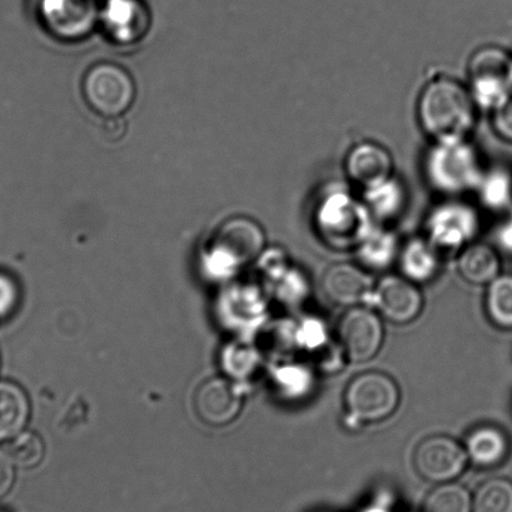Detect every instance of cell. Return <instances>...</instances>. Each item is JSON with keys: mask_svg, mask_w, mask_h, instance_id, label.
I'll return each instance as SVG.
<instances>
[{"mask_svg": "<svg viewBox=\"0 0 512 512\" xmlns=\"http://www.w3.org/2000/svg\"><path fill=\"white\" fill-rule=\"evenodd\" d=\"M477 109L469 87L440 76L422 88L417 119L432 143L466 141L476 126Z\"/></svg>", "mask_w": 512, "mask_h": 512, "instance_id": "6da1fadb", "label": "cell"}, {"mask_svg": "<svg viewBox=\"0 0 512 512\" xmlns=\"http://www.w3.org/2000/svg\"><path fill=\"white\" fill-rule=\"evenodd\" d=\"M312 223L320 240L336 251H356L377 225L362 198L344 187L323 193L313 208Z\"/></svg>", "mask_w": 512, "mask_h": 512, "instance_id": "7a4b0ae2", "label": "cell"}, {"mask_svg": "<svg viewBox=\"0 0 512 512\" xmlns=\"http://www.w3.org/2000/svg\"><path fill=\"white\" fill-rule=\"evenodd\" d=\"M424 166L432 190L450 198L476 191L485 175L480 154L469 139L432 143Z\"/></svg>", "mask_w": 512, "mask_h": 512, "instance_id": "3957f363", "label": "cell"}, {"mask_svg": "<svg viewBox=\"0 0 512 512\" xmlns=\"http://www.w3.org/2000/svg\"><path fill=\"white\" fill-rule=\"evenodd\" d=\"M401 392L391 376L369 371L356 376L347 385L344 405L351 420L376 424L389 419L399 409Z\"/></svg>", "mask_w": 512, "mask_h": 512, "instance_id": "277c9868", "label": "cell"}, {"mask_svg": "<svg viewBox=\"0 0 512 512\" xmlns=\"http://www.w3.org/2000/svg\"><path fill=\"white\" fill-rule=\"evenodd\" d=\"M467 74L476 106L491 113L512 93V54L496 46L477 49Z\"/></svg>", "mask_w": 512, "mask_h": 512, "instance_id": "5b68a950", "label": "cell"}, {"mask_svg": "<svg viewBox=\"0 0 512 512\" xmlns=\"http://www.w3.org/2000/svg\"><path fill=\"white\" fill-rule=\"evenodd\" d=\"M480 227V215L474 206L450 198L427 217L426 238L440 253L461 251L474 242Z\"/></svg>", "mask_w": 512, "mask_h": 512, "instance_id": "8992f818", "label": "cell"}, {"mask_svg": "<svg viewBox=\"0 0 512 512\" xmlns=\"http://www.w3.org/2000/svg\"><path fill=\"white\" fill-rule=\"evenodd\" d=\"M337 332L346 359L355 364L374 359L384 345V323L367 307H350L338 323Z\"/></svg>", "mask_w": 512, "mask_h": 512, "instance_id": "52a82bcc", "label": "cell"}, {"mask_svg": "<svg viewBox=\"0 0 512 512\" xmlns=\"http://www.w3.org/2000/svg\"><path fill=\"white\" fill-rule=\"evenodd\" d=\"M84 94L94 111L104 117H118L131 108L136 91L122 68L101 64L84 79Z\"/></svg>", "mask_w": 512, "mask_h": 512, "instance_id": "ba28073f", "label": "cell"}, {"mask_svg": "<svg viewBox=\"0 0 512 512\" xmlns=\"http://www.w3.org/2000/svg\"><path fill=\"white\" fill-rule=\"evenodd\" d=\"M469 461L465 446L449 436L427 437L417 445L414 454L417 474L435 484L456 480L465 471Z\"/></svg>", "mask_w": 512, "mask_h": 512, "instance_id": "9c48e42d", "label": "cell"}, {"mask_svg": "<svg viewBox=\"0 0 512 512\" xmlns=\"http://www.w3.org/2000/svg\"><path fill=\"white\" fill-rule=\"evenodd\" d=\"M371 302L387 320L407 325L421 315L424 297L416 283L406 277L385 276L375 286Z\"/></svg>", "mask_w": 512, "mask_h": 512, "instance_id": "30bf717a", "label": "cell"}, {"mask_svg": "<svg viewBox=\"0 0 512 512\" xmlns=\"http://www.w3.org/2000/svg\"><path fill=\"white\" fill-rule=\"evenodd\" d=\"M345 172L355 186L369 190L395 176L394 157L380 143L360 142L347 153Z\"/></svg>", "mask_w": 512, "mask_h": 512, "instance_id": "8fae6325", "label": "cell"}, {"mask_svg": "<svg viewBox=\"0 0 512 512\" xmlns=\"http://www.w3.org/2000/svg\"><path fill=\"white\" fill-rule=\"evenodd\" d=\"M369 273L352 263H336L322 278L325 295L338 306L356 307L369 302L375 290Z\"/></svg>", "mask_w": 512, "mask_h": 512, "instance_id": "7c38bea8", "label": "cell"}, {"mask_svg": "<svg viewBox=\"0 0 512 512\" xmlns=\"http://www.w3.org/2000/svg\"><path fill=\"white\" fill-rule=\"evenodd\" d=\"M240 409V392L226 380L207 381L196 392L195 410L207 425H226L235 419Z\"/></svg>", "mask_w": 512, "mask_h": 512, "instance_id": "4fadbf2b", "label": "cell"}, {"mask_svg": "<svg viewBox=\"0 0 512 512\" xmlns=\"http://www.w3.org/2000/svg\"><path fill=\"white\" fill-rule=\"evenodd\" d=\"M220 251L230 256L232 262L247 263L256 258L265 246V233L257 223L248 220H233L223 228Z\"/></svg>", "mask_w": 512, "mask_h": 512, "instance_id": "5bb4252c", "label": "cell"}, {"mask_svg": "<svg viewBox=\"0 0 512 512\" xmlns=\"http://www.w3.org/2000/svg\"><path fill=\"white\" fill-rule=\"evenodd\" d=\"M465 450L472 464L489 469L502 464L510 452L509 437L494 426H481L466 437Z\"/></svg>", "mask_w": 512, "mask_h": 512, "instance_id": "9a60e30c", "label": "cell"}, {"mask_svg": "<svg viewBox=\"0 0 512 512\" xmlns=\"http://www.w3.org/2000/svg\"><path fill=\"white\" fill-rule=\"evenodd\" d=\"M362 201L377 225L392 222L401 216L407 205L404 183L396 176L369 190L362 191Z\"/></svg>", "mask_w": 512, "mask_h": 512, "instance_id": "2e32d148", "label": "cell"}, {"mask_svg": "<svg viewBox=\"0 0 512 512\" xmlns=\"http://www.w3.org/2000/svg\"><path fill=\"white\" fill-rule=\"evenodd\" d=\"M459 273L471 285H489L501 273V262L497 252L486 243H474L461 250L457 261Z\"/></svg>", "mask_w": 512, "mask_h": 512, "instance_id": "e0dca14e", "label": "cell"}, {"mask_svg": "<svg viewBox=\"0 0 512 512\" xmlns=\"http://www.w3.org/2000/svg\"><path fill=\"white\" fill-rule=\"evenodd\" d=\"M402 275L414 283L429 282L440 268V252L427 238H412L400 251Z\"/></svg>", "mask_w": 512, "mask_h": 512, "instance_id": "ac0fdd59", "label": "cell"}, {"mask_svg": "<svg viewBox=\"0 0 512 512\" xmlns=\"http://www.w3.org/2000/svg\"><path fill=\"white\" fill-rule=\"evenodd\" d=\"M29 402L21 387L0 381V441L13 439L26 426Z\"/></svg>", "mask_w": 512, "mask_h": 512, "instance_id": "d6986e66", "label": "cell"}, {"mask_svg": "<svg viewBox=\"0 0 512 512\" xmlns=\"http://www.w3.org/2000/svg\"><path fill=\"white\" fill-rule=\"evenodd\" d=\"M399 238L384 226L376 225L356 248L362 265L372 270H386L400 255Z\"/></svg>", "mask_w": 512, "mask_h": 512, "instance_id": "ffe728a7", "label": "cell"}, {"mask_svg": "<svg viewBox=\"0 0 512 512\" xmlns=\"http://www.w3.org/2000/svg\"><path fill=\"white\" fill-rule=\"evenodd\" d=\"M485 308L492 325L512 331V275L497 276L489 283Z\"/></svg>", "mask_w": 512, "mask_h": 512, "instance_id": "44dd1931", "label": "cell"}, {"mask_svg": "<svg viewBox=\"0 0 512 512\" xmlns=\"http://www.w3.org/2000/svg\"><path fill=\"white\" fill-rule=\"evenodd\" d=\"M472 512H512V481H485L472 497Z\"/></svg>", "mask_w": 512, "mask_h": 512, "instance_id": "7402d4cb", "label": "cell"}, {"mask_svg": "<svg viewBox=\"0 0 512 512\" xmlns=\"http://www.w3.org/2000/svg\"><path fill=\"white\" fill-rule=\"evenodd\" d=\"M476 192L487 210H504L512 203V177L502 169L485 173Z\"/></svg>", "mask_w": 512, "mask_h": 512, "instance_id": "603a6c76", "label": "cell"}, {"mask_svg": "<svg viewBox=\"0 0 512 512\" xmlns=\"http://www.w3.org/2000/svg\"><path fill=\"white\" fill-rule=\"evenodd\" d=\"M424 512H472V497L464 486L446 482L426 497Z\"/></svg>", "mask_w": 512, "mask_h": 512, "instance_id": "cb8c5ba5", "label": "cell"}, {"mask_svg": "<svg viewBox=\"0 0 512 512\" xmlns=\"http://www.w3.org/2000/svg\"><path fill=\"white\" fill-rule=\"evenodd\" d=\"M278 385L290 399H305L315 386V377L305 365H288L278 371Z\"/></svg>", "mask_w": 512, "mask_h": 512, "instance_id": "d4e9b609", "label": "cell"}, {"mask_svg": "<svg viewBox=\"0 0 512 512\" xmlns=\"http://www.w3.org/2000/svg\"><path fill=\"white\" fill-rule=\"evenodd\" d=\"M7 455L14 465L22 467V469H31L43 459V442L31 432L19 435L9 445Z\"/></svg>", "mask_w": 512, "mask_h": 512, "instance_id": "484cf974", "label": "cell"}, {"mask_svg": "<svg viewBox=\"0 0 512 512\" xmlns=\"http://www.w3.org/2000/svg\"><path fill=\"white\" fill-rule=\"evenodd\" d=\"M296 344L301 350L316 352L320 355L328 347V335L325 325L317 318H306L296 327Z\"/></svg>", "mask_w": 512, "mask_h": 512, "instance_id": "4316f807", "label": "cell"}, {"mask_svg": "<svg viewBox=\"0 0 512 512\" xmlns=\"http://www.w3.org/2000/svg\"><path fill=\"white\" fill-rule=\"evenodd\" d=\"M310 295V283L301 271L290 268L282 282V296L290 305H301Z\"/></svg>", "mask_w": 512, "mask_h": 512, "instance_id": "83f0119b", "label": "cell"}, {"mask_svg": "<svg viewBox=\"0 0 512 512\" xmlns=\"http://www.w3.org/2000/svg\"><path fill=\"white\" fill-rule=\"evenodd\" d=\"M491 126L502 141L512 143V93L491 112Z\"/></svg>", "mask_w": 512, "mask_h": 512, "instance_id": "f1b7e54d", "label": "cell"}, {"mask_svg": "<svg viewBox=\"0 0 512 512\" xmlns=\"http://www.w3.org/2000/svg\"><path fill=\"white\" fill-rule=\"evenodd\" d=\"M16 283L4 273H0V318L7 317L17 305Z\"/></svg>", "mask_w": 512, "mask_h": 512, "instance_id": "f546056e", "label": "cell"}, {"mask_svg": "<svg viewBox=\"0 0 512 512\" xmlns=\"http://www.w3.org/2000/svg\"><path fill=\"white\" fill-rule=\"evenodd\" d=\"M13 465L9 456L0 452V499L12 489L14 482Z\"/></svg>", "mask_w": 512, "mask_h": 512, "instance_id": "4dcf8cb0", "label": "cell"}, {"mask_svg": "<svg viewBox=\"0 0 512 512\" xmlns=\"http://www.w3.org/2000/svg\"><path fill=\"white\" fill-rule=\"evenodd\" d=\"M499 240L502 246L512 251V215L507 218L504 225L501 226Z\"/></svg>", "mask_w": 512, "mask_h": 512, "instance_id": "1f68e13d", "label": "cell"}]
</instances>
